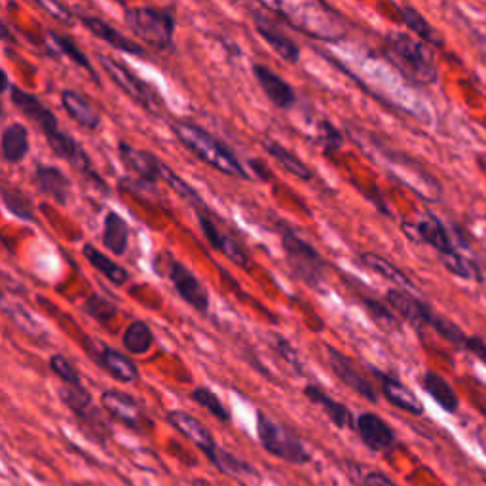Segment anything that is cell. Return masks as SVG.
Masks as SVG:
<instances>
[{"label": "cell", "mask_w": 486, "mask_h": 486, "mask_svg": "<svg viewBox=\"0 0 486 486\" xmlns=\"http://www.w3.org/2000/svg\"><path fill=\"white\" fill-rule=\"evenodd\" d=\"M75 486H86V484H75Z\"/></svg>", "instance_id": "cell-52"}, {"label": "cell", "mask_w": 486, "mask_h": 486, "mask_svg": "<svg viewBox=\"0 0 486 486\" xmlns=\"http://www.w3.org/2000/svg\"><path fill=\"white\" fill-rule=\"evenodd\" d=\"M403 228L405 230L410 228L412 232H415L412 239L428 243V246H431L439 255H447V253L454 251V243H452V238H450L447 227L443 225L441 218L433 213H426L417 225H410V227L403 225Z\"/></svg>", "instance_id": "cell-21"}, {"label": "cell", "mask_w": 486, "mask_h": 486, "mask_svg": "<svg viewBox=\"0 0 486 486\" xmlns=\"http://www.w3.org/2000/svg\"><path fill=\"white\" fill-rule=\"evenodd\" d=\"M3 204H5V207H6L14 217L21 218V221H26V223H33V221H37L35 206H33V202H31L21 190H17V188H10V186H5V188H3Z\"/></svg>", "instance_id": "cell-37"}, {"label": "cell", "mask_w": 486, "mask_h": 486, "mask_svg": "<svg viewBox=\"0 0 486 486\" xmlns=\"http://www.w3.org/2000/svg\"><path fill=\"white\" fill-rule=\"evenodd\" d=\"M37 5H40L48 14H50L52 17L63 21V23H72V14L59 3V0H35Z\"/></svg>", "instance_id": "cell-47"}, {"label": "cell", "mask_w": 486, "mask_h": 486, "mask_svg": "<svg viewBox=\"0 0 486 486\" xmlns=\"http://www.w3.org/2000/svg\"><path fill=\"white\" fill-rule=\"evenodd\" d=\"M260 3L278 12L291 27L312 38L336 42L346 37V21L323 0H260Z\"/></svg>", "instance_id": "cell-1"}, {"label": "cell", "mask_w": 486, "mask_h": 486, "mask_svg": "<svg viewBox=\"0 0 486 486\" xmlns=\"http://www.w3.org/2000/svg\"><path fill=\"white\" fill-rule=\"evenodd\" d=\"M272 348L276 350V354L281 357V359H285L289 364H291V367H293L297 373H302V363H301V359H299V354H297V350L293 348V344H291L289 343V340H285L283 336H280V334H272Z\"/></svg>", "instance_id": "cell-45"}, {"label": "cell", "mask_w": 486, "mask_h": 486, "mask_svg": "<svg viewBox=\"0 0 486 486\" xmlns=\"http://www.w3.org/2000/svg\"><path fill=\"white\" fill-rule=\"evenodd\" d=\"M359 439L371 452H390L397 441L396 431L376 412H361L355 418Z\"/></svg>", "instance_id": "cell-14"}, {"label": "cell", "mask_w": 486, "mask_h": 486, "mask_svg": "<svg viewBox=\"0 0 486 486\" xmlns=\"http://www.w3.org/2000/svg\"><path fill=\"white\" fill-rule=\"evenodd\" d=\"M8 95H10V101L12 105L23 114V116H27L33 124L46 135H50L54 132L59 130L58 126V116L48 109L37 95L26 91V90H21L19 86H12L8 90Z\"/></svg>", "instance_id": "cell-15"}, {"label": "cell", "mask_w": 486, "mask_h": 486, "mask_svg": "<svg viewBox=\"0 0 486 486\" xmlns=\"http://www.w3.org/2000/svg\"><path fill=\"white\" fill-rule=\"evenodd\" d=\"M50 37H52V40L56 42V48L63 56H67L72 63H77L79 67H82L88 72V75H91V79L97 84H100V77H97V72H95L91 61L88 59V56L80 50V48L75 42H72L70 38H67L65 35H59V33H50Z\"/></svg>", "instance_id": "cell-38"}, {"label": "cell", "mask_w": 486, "mask_h": 486, "mask_svg": "<svg viewBox=\"0 0 486 486\" xmlns=\"http://www.w3.org/2000/svg\"><path fill=\"white\" fill-rule=\"evenodd\" d=\"M196 215H198L202 232L207 238V241H209V246L213 249H217V251H221L230 262L239 266V269H249L251 257H249L248 249L243 248L234 236H230L225 230H221V227H218L217 221L213 218L211 211L204 209V211H198Z\"/></svg>", "instance_id": "cell-11"}, {"label": "cell", "mask_w": 486, "mask_h": 486, "mask_svg": "<svg viewBox=\"0 0 486 486\" xmlns=\"http://www.w3.org/2000/svg\"><path fill=\"white\" fill-rule=\"evenodd\" d=\"M422 387H424V392L439 405L443 410L447 412H458L460 408V397L458 394L454 392V387L449 384L447 378H443L439 373H435V371H428L424 373L422 376Z\"/></svg>", "instance_id": "cell-27"}, {"label": "cell", "mask_w": 486, "mask_h": 486, "mask_svg": "<svg viewBox=\"0 0 486 486\" xmlns=\"http://www.w3.org/2000/svg\"><path fill=\"white\" fill-rule=\"evenodd\" d=\"M213 466L221 471V473H227V475H234V477H239L243 473H255L246 461L238 460L232 452H227L221 449V452H218L217 460L213 461Z\"/></svg>", "instance_id": "cell-44"}, {"label": "cell", "mask_w": 486, "mask_h": 486, "mask_svg": "<svg viewBox=\"0 0 486 486\" xmlns=\"http://www.w3.org/2000/svg\"><path fill=\"white\" fill-rule=\"evenodd\" d=\"M82 312L86 315H90V318L97 320L100 323H107L111 322L112 318H116L118 313V306L107 299V297H101V295H90L84 304H82Z\"/></svg>", "instance_id": "cell-40"}, {"label": "cell", "mask_w": 486, "mask_h": 486, "mask_svg": "<svg viewBox=\"0 0 486 486\" xmlns=\"http://www.w3.org/2000/svg\"><path fill=\"white\" fill-rule=\"evenodd\" d=\"M251 167L255 169V174H257V175H260V177H262L264 181H269V179H270V174H269V172H266V169H264L266 165H264L262 162H257V160H251Z\"/></svg>", "instance_id": "cell-50"}, {"label": "cell", "mask_w": 486, "mask_h": 486, "mask_svg": "<svg viewBox=\"0 0 486 486\" xmlns=\"http://www.w3.org/2000/svg\"><path fill=\"white\" fill-rule=\"evenodd\" d=\"M439 257H441L445 270L450 272L452 276L461 278V280H470V281H475V283L482 281L481 269L473 260H470L466 255H461V253H458L454 249V251H450L447 255H439Z\"/></svg>", "instance_id": "cell-34"}, {"label": "cell", "mask_w": 486, "mask_h": 486, "mask_svg": "<svg viewBox=\"0 0 486 486\" xmlns=\"http://www.w3.org/2000/svg\"><path fill=\"white\" fill-rule=\"evenodd\" d=\"M363 486H397L390 477L380 473V471H371L364 475Z\"/></svg>", "instance_id": "cell-49"}, {"label": "cell", "mask_w": 486, "mask_h": 486, "mask_svg": "<svg viewBox=\"0 0 486 486\" xmlns=\"http://www.w3.org/2000/svg\"><path fill=\"white\" fill-rule=\"evenodd\" d=\"M118 156L132 174L139 177V181L147 185H156L162 179V167L164 164L149 151H141L132 147L130 143L120 141L118 143Z\"/></svg>", "instance_id": "cell-16"}, {"label": "cell", "mask_w": 486, "mask_h": 486, "mask_svg": "<svg viewBox=\"0 0 486 486\" xmlns=\"http://www.w3.org/2000/svg\"><path fill=\"white\" fill-rule=\"evenodd\" d=\"M253 23H255L257 33L283 61L293 63V65L301 61V48L297 46V42L291 37H287L269 16H264L260 12H253Z\"/></svg>", "instance_id": "cell-18"}, {"label": "cell", "mask_w": 486, "mask_h": 486, "mask_svg": "<svg viewBox=\"0 0 486 486\" xmlns=\"http://www.w3.org/2000/svg\"><path fill=\"white\" fill-rule=\"evenodd\" d=\"M327 361L334 376L344 386H348L350 390H354L357 396H361L363 399H367L371 403L378 401V394L375 390V386L359 371V367L354 363L352 357H348L344 352L336 350L334 346H327Z\"/></svg>", "instance_id": "cell-10"}, {"label": "cell", "mask_w": 486, "mask_h": 486, "mask_svg": "<svg viewBox=\"0 0 486 486\" xmlns=\"http://www.w3.org/2000/svg\"><path fill=\"white\" fill-rule=\"evenodd\" d=\"M264 149L291 175H295L301 181H312L313 179L312 169L295 153H291L289 149H285L283 144H280L278 141H264Z\"/></svg>", "instance_id": "cell-31"}, {"label": "cell", "mask_w": 486, "mask_h": 486, "mask_svg": "<svg viewBox=\"0 0 486 486\" xmlns=\"http://www.w3.org/2000/svg\"><path fill=\"white\" fill-rule=\"evenodd\" d=\"M100 65L107 70L109 79L124 91L132 101L139 103L144 111L154 114V116H162L164 114V101L162 97L156 93V90L153 86H149L144 80H141L135 72L124 65L120 63L105 54H97L95 56Z\"/></svg>", "instance_id": "cell-7"}, {"label": "cell", "mask_w": 486, "mask_h": 486, "mask_svg": "<svg viewBox=\"0 0 486 486\" xmlns=\"http://www.w3.org/2000/svg\"><path fill=\"white\" fill-rule=\"evenodd\" d=\"M61 105L65 112L77 122L84 130H97L101 126V112L97 107L75 90H63L61 91Z\"/></svg>", "instance_id": "cell-23"}, {"label": "cell", "mask_w": 486, "mask_h": 486, "mask_svg": "<svg viewBox=\"0 0 486 486\" xmlns=\"http://www.w3.org/2000/svg\"><path fill=\"white\" fill-rule=\"evenodd\" d=\"M165 418L183 437H186L190 443L196 445L213 464L218 452H221V447L217 445L213 433L196 417H192L186 410H169Z\"/></svg>", "instance_id": "cell-12"}, {"label": "cell", "mask_w": 486, "mask_h": 486, "mask_svg": "<svg viewBox=\"0 0 486 486\" xmlns=\"http://www.w3.org/2000/svg\"><path fill=\"white\" fill-rule=\"evenodd\" d=\"M59 397L77 418H82L93 408V397L82 384H65L59 390Z\"/></svg>", "instance_id": "cell-35"}, {"label": "cell", "mask_w": 486, "mask_h": 486, "mask_svg": "<svg viewBox=\"0 0 486 486\" xmlns=\"http://www.w3.org/2000/svg\"><path fill=\"white\" fill-rule=\"evenodd\" d=\"M33 183L42 196L50 198L59 206H67L72 194L70 179L56 165L38 164L33 174Z\"/></svg>", "instance_id": "cell-20"}, {"label": "cell", "mask_w": 486, "mask_h": 486, "mask_svg": "<svg viewBox=\"0 0 486 486\" xmlns=\"http://www.w3.org/2000/svg\"><path fill=\"white\" fill-rule=\"evenodd\" d=\"M281 248L287 259V264L295 278L304 281L312 289H320L325 280V260L315 251L312 243L297 236L293 230L281 227Z\"/></svg>", "instance_id": "cell-6"}, {"label": "cell", "mask_w": 486, "mask_h": 486, "mask_svg": "<svg viewBox=\"0 0 486 486\" xmlns=\"http://www.w3.org/2000/svg\"><path fill=\"white\" fill-rule=\"evenodd\" d=\"M364 308H367L369 315L373 318V322L382 327L384 331H397L399 329V320L394 310L387 308L386 304H382L380 301L375 299H363Z\"/></svg>", "instance_id": "cell-42"}, {"label": "cell", "mask_w": 486, "mask_h": 486, "mask_svg": "<svg viewBox=\"0 0 486 486\" xmlns=\"http://www.w3.org/2000/svg\"><path fill=\"white\" fill-rule=\"evenodd\" d=\"M190 399L200 405L202 408H206L209 415H213L217 420L221 422H230V410L225 407V403L218 399L217 394H213L211 390H207V387L200 386V387H194L192 394H190Z\"/></svg>", "instance_id": "cell-39"}, {"label": "cell", "mask_w": 486, "mask_h": 486, "mask_svg": "<svg viewBox=\"0 0 486 486\" xmlns=\"http://www.w3.org/2000/svg\"><path fill=\"white\" fill-rule=\"evenodd\" d=\"M80 21L95 38L107 42L109 46L116 48V50H122L124 54H132V56H147V50H144L143 46H139L137 42L128 38L124 33L112 27L111 23L95 16H80Z\"/></svg>", "instance_id": "cell-22"}, {"label": "cell", "mask_w": 486, "mask_h": 486, "mask_svg": "<svg viewBox=\"0 0 486 486\" xmlns=\"http://www.w3.org/2000/svg\"><path fill=\"white\" fill-rule=\"evenodd\" d=\"M31 151L29 132L23 124H10L3 132V158L6 164H21Z\"/></svg>", "instance_id": "cell-30"}, {"label": "cell", "mask_w": 486, "mask_h": 486, "mask_svg": "<svg viewBox=\"0 0 486 486\" xmlns=\"http://www.w3.org/2000/svg\"><path fill=\"white\" fill-rule=\"evenodd\" d=\"M165 266V274L177 291V295L196 312L206 313L209 310V293L202 280L194 274L186 264L175 260L174 257H167Z\"/></svg>", "instance_id": "cell-9"}, {"label": "cell", "mask_w": 486, "mask_h": 486, "mask_svg": "<svg viewBox=\"0 0 486 486\" xmlns=\"http://www.w3.org/2000/svg\"><path fill=\"white\" fill-rule=\"evenodd\" d=\"M466 352H470L475 359H479L486 367V343L481 336H470L466 343Z\"/></svg>", "instance_id": "cell-48"}, {"label": "cell", "mask_w": 486, "mask_h": 486, "mask_svg": "<svg viewBox=\"0 0 486 486\" xmlns=\"http://www.w3.org/2000/svg\"><path fill=\"white\" fill-rule=\"evenodd\" d=\"M122 344L133 355H144L154 346V333L147 322H132L122 333Z\"/></svg>", "instance_id": "cell-32"}, {"label": "cell", "mask_w": 486, "mask_h": 486, "mask_svg": "<svg viewBox=\"0 0 486 486\" xmlns=\"http://www.w3.org/2000/svg\"><path fill=\"white\" fill-rule=\"evenodd\" d=\"M103 246L112 255L120 257L128 251L130 246V225L116 211H109L103 223Z\"/></svg>", "instance_id": "cell-26"}, {"label": "cell", "mask_w": 486, "mask_h": 486, "mask_svg": "<svg viewBox=\"0 0 486 486\" xmlns=\"http://www.w3.org/2000/svg\"><path fill=\"white\" fill-rule=\"evenodd\" d=\"M50 369L58 378H61L63 384H82L79 369L61 354H54L50 357Z\"/></svg>", "instance_id": "cell-43"}, {"label": "cell", "mask_w": 486, "mask_h": 486, "mask_svg": "<svg viewBox=\"0 0 486 486\" xmlns=\"http://www.w3.org/2000/svg\"><path fill=\"white\" fill-rule=\"evenodd\" d=\"M359 260L361 264L364 266V269L378 274L380 278L392 281L396 287H401V289H407V291H417V285L415 281H412L399 266H396L394 262H390L387 259L380 257L378 253H373V251H364L359 255Z\"/></svg>", "instance_id": "cell-25"}, {"label": "cell", "mask_w": 486, "mask_h": 486, "mask_svg": "<svg viewBox=\"0 0 486 486\" xmlns=\"http://www.w3.org/2000/svg\"><path fill=\"white\" fill-rule=\"evenodd\" d=\"M97 361H100L101 367L109 373V376H112L122 384H132L139 378L137 364L128 355L114 348H103Z\"/></svg>", "instance_id": "cell-28"}, {"label": "cell", "mask_w": 486, "mask_h": 486, "mask_svg": "<svg viewBox=\"0 0 486 486\" xmlns=\"http://www.w3.org/2000/svg\"><path fill=\"white\" fill-rule=\"evenodd\" d=\"M401 19L405 26L415 33L420 40H424L426 44L429 46H437V48H443L445 44V38L443 35L437 31L433 26H429V21L412 6H403L401 8Z\"/></svg>", "instance_id": "cell-33"}, {"label": "cell", "mask_w": 486, "mask_h": 486, "mask_svg": "<svg viewBox=\"0 0 486 486\" xmlns=\"http://www.w3.org/2000/svg\"><path fill=\"white\" fill-rule=\"evenodd\" d=\"M126 26L133 35L154 50H167L174 44L175 17L165 8L156 6H135L126 10Z\"/></svg>", "instance_id": "cell-5"}, {"label": "cell", "mask_w": 486, "mask_h": 486, "mask_svg": "<svg viewBox=\"0 0 486 486\" xmlns=\"http://www.w3.org/2000/svg\"><path fill=\"white\" fill-rule=\"evenodd\" d=\"M320 137H322V144L325 147V151L333 153L338 151L340 147L344 144V135L340 133L329 120L320 122Z\"/></svg>", "instance_id": "cell-46"}, {"label": "cell", "mask_w": 486, "mask_h": 486, "mask_svg": "<svg viewBox=\"0 0 486 486\" xmlns=\"http://www.w3.org/2000/svg\"><path fill=\"white\" fill-rule=\"evenodd\" d=\"M481 412H482L484 418H486V403H482V405H481Z\"/></svg>", "instance_id": "cell-51"}, {"label": "cell", "mask_w": 486, "mask_h": 486, "mask_svg": "<svg viewBox=\"0 0 486 486\" xmlns=\"http://www.w3.org/2000/svg\"><path fill=\"white\" fill-rule=\"evenodd\" d=\"M172 132L185 149H188L194 156L200 158L209 167L217 169V172L243 181L251 179L249 172L243 167V164L228 144H225L221 139L215 137L202 126L192 124L188 120H175L172 122Z\"/></svg>", "instance_id": "cell-2"}, {"label": "cell", "mask_w": 486, "mask_h": 486, "mask_svg": "<svg viewBox=\"0 0 486 486\" xmlns=\"http://www.w3.org/2000/svg\"><path fill=\"white\" fill-rule=\"evenodd\" d=\"M162 179L177 192V196H179V198H183L190 207L196 209V213L207 209V206H206V202L202 200L200 194H198L196 190H194L185 179H181V177L174 172V169L169 167V165H165V164H164V167H162Z\"/></svg>", "instance_id": "cell-36"}, {"label": "cell", "mask_w": 486, "mask_h": 486, "mask_svg": "<svg viewBox=\"0 0 486 486\" xmlns=\"http://www.w3.org/2000/svg\"><path fill=\"white\" fill-rule=\"evenodd\" d=\"M431 329L439 334L441 338H445L447 343H450L452 346L460 348V350H466V343H468V334L461 331L456 323H452L450 320L443 318V315L439 313H435V318H433V323H431Z\"/></svg>", "instance_id": "cell-41"}, {"label": "cell", "mask_w": 486, "mask_h": 486, "mask_svg": "<svg viewBox=\"0 0 486 486\" xmlns=\"http://www.w3.org/2000/svg\"><path fill=\"white\" fill-rule=\"evenodd\" d=\"M304 396L313 403V405H318L325 415L327 418L340 429H346V428H354L355 422H354V415H352V410L344 405V403H340L336 399H333L329 394H325L320 386H315V384H308L304 387Z\"/></svg>", "instance_id": "cell-24"}, {"label": "cell", "mask_w": 486, "mask_h": 486, "mask_svg": "<svg viewBox=\"0 0 486 486\" xmlns=\"http://www.w3.org/2000/svg\"><path fill=\"white\" fill-rule=\"evenodd\" d=\"M101 407L107 410L116 422H122L126 428L147 433L154 428L151 418L144 412L141 401H137L133 396L118 390H107L101 394Z\"/></svg>", "instance_id": "cell-8"}, {"label": "cell", "mask_w": 486, "mask_h": 486, "mask_svg": "<svg viewBox=\"0 0 486 486\" xmlns=\"http://www.w3.org/2000/svg\"><path fill=\"white\" fill-rule=\"evenodd\" d=\"M378 384H380V392L382 396L387 399V403L394 405L396 408L407 412V415L412 417H422L426 408L422 405V401L418 399V396L407 387L401 380H397L396 376H390L386 373H380L376 369H373Z\"/></svg>", "instance_id": "cell-19"}, {"label": "cell", "mask_w": 486, "mask_h": 486, "mask_svg": "<svg viewBox=\"0 0 486 486\" xmlns=\"http://www.w3.org/2000/svg\"><path fill=\"white\" fill-rule=\"evenodd\" d=\"M386 302L399 315L401 320L408 322L415 329L431 327L435 312L429 304H426L422 299L410 295V291L394 287L386 293Z\"/></svg>", "instance_id": "cell-13"}, {"label": "cell", "mask_w": 486, "mask_h": 486, "mask_svg": "<svg viewBox=\"0 0 486 486\" xmlns=\"http://www.w3.org/2000/svg\"><path fill=\"white\" fill-rule=\"evenodd\" d=\"M382 54L405 79L418 86H431L437 82V77H439L429 46L424 40L407 33H387L384 37Z\"/></svg>", "instance_id": "cell-3"}, {"label": "cell", "mask_w": 486, "mask_h": 486, "mask_svg": "<svg viewBox=\"0 0 486 486\" xmlns=\"http://www.w3.org/2000/svg\"><path fill=\"white\" fill-rule=\"evenodd\" d=\"M82 255L93 266V269L100 274H103L112 285L122 287L130 281V272L124 269V266H120L116 260H112L95 246H91V243H86V246L82 248Z\"/></svg>", "instance_id": "cell-29"}, {"label": "cell", "mask_w": 486, "mask_h": 486, "mask_svg": "<svg viewBox=\"0 0 486 486\" xmlns=\"http://www.w3.org/2000/svg\"><path fill=\"white\" fill-rule=\"evenodd\" d=\"M253 75L259 86L262 88L264 95L269 97V101L280 109V111H289L293 109L297 103V91L289 82H285L278 72L269 69L266 65H253Z\"/></svg>", "instance_id": "cell-17"}, {"label": "cell", "mask_w": 486, "mask_h": 486, "mask_svg": "<svg viewBox=\"0 0 486 486\" xmlns=\"http://www.w3.org/2000/svg\"><path fill=\"white\" fill-rule=\"evenodd\" d=\"M257 435L266 452L287 461V464L304 466L312 460V454L301 437L293 429L264 415L262 410L257 412Z\"/></svg>", "instance_id": "cell-4"}]
</instances>
